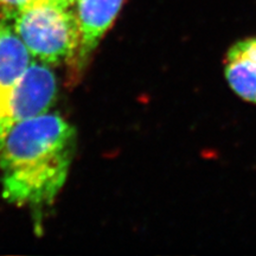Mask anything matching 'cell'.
Wrapping results in <instances>:
<instances>
[{
  "mask_svg": "<svg viewBox=\"0 0 256 256\" xmlns=\"http://www.w3.org/2000/svg\"><path fill=\"white\" fill-rule=\"evenodd\" d=\"M76 133L58 114L17 124L0 150L2 196L19 206H48L66 183Z\"/></svg>",
  "mask_w": 256,
  "mask_h": 256,
  "instance_id": "6da1fadb",
  "label": "cell"
},
{
  "mask_svg": "<svg viewBox=\"0 0 256 256\" xmlns=\"http://www.w3.org/2000/svg\"><path fill=\"white\" fill-rule=\"evenodd\" d=\"M14 28L30 51L44 63H60L80 46L75 14L52 0L22 10L14 17Z\"/></svg>",
  "mask_w": 256,
  "mask_h": 256,
  "instance_id": "7a4b0ae2",
  "label": "cell"
},
{
  "mask_svg": "<svg viewBox=\"0 0 256 256\" xmlns=\"http://www.w3.org/2000/svg\"><path fill=\"white\" fill-rule=\"evenodd\" d=\"M52 2H57V4L64 6V8H69L70 6L75 4L76 0H52Z\"/></svg>",
  "mask_w": 256,
  "mask_h": 256,
  "instance_id": "9c48e42d",
  "label": "cell"
},
{
  "mask_svg": "<svg viewBox=\"0 0 256 256\" xmlns=\"http://www.w3.org/2000/svg\"><path fill=\"white\" fill-rule=\"evenodd\" d=\"M226 78L236 94L246 101L256 104V63L254 60L229 50Z\"/></svg>",
  "mask_w": 256,
  "mask_h": 256,
  "instance_id": "8992f818",
  "label": "cell"
},
{
  "mask_svg": "<svg viewBox=\"0 0 256 256\" xmlns=\"http://www.w3.org/2000/svg\"><path fill=\"white\" fill-rule=\"evenodd\" d=\"M75 2L80 28L78 56L84 60L113 24L124 0H76Z\"/></svg>",
  "mask_w": 256,
  "mask_h": 256,
  "instance_id": "5b68a950",
  "label": "cell"
},
{
  "mask_svg": "<svg viewBox=\"0 0 256 256\" xmlns=\"http://www.w3.org/2000/svg\"><path fill=\"white\" fill-rule=\"evenodd\" d=\"M42 2L46 0H0V16L8 19H14L22 10Z\"/></svg>",
  "mask_w": 256,
  "mask_h": 256,
  "instance_id": "52a82bcc",
  "label": "cell"
},
{
  "mask_svg": "<svg viewBox=\"0 0 256 256\" xmlns=\"http://www.w3.org/2000/svg\"><path fill=\"white\" fill-rule=\"evenodd\" d=\"M230 51H234V52L240 54V55L248 57V58H250L256 63V37L247 38V40L238 42L230 49Z\"/></svg>",
  "mask_w": 256,
  "mask_h": 256,
  "instance_id": "ba28073f",
  "label": "cell"
},
{
  "mask_svg": "<svg viewBox=\"0 0 256 256\" xmlns=\"http://www.w3.org/2000/svg\"><path fill=\"white\" fill-rule=\"evenodd\" d=\"M57 95L56 76L46 63L32 62L12 92L8 106V132L17 124L46 113Z\"/></svg>",
  "mask_w": 256,
  "mask_h": 256,
  "instance_id": "3957f363",
  "label": "cell"
},
{
  "mask_svg": "<svg viewBox=\"0 0 256 256\" xmlns=\"http://www.w3.org/2000/svg\"><path fill=\"white\" fill-rule=\"evenodd\" d=\"M31 57L23 40L10 25V19L0 16V150L8 134V102L16 84L32 63Z\"/></svg>",
  "mask_w": 256,
  "mask_h": 256,
  "instance_id": "277c9868",
  "label": "cell"
}]
</instances>
